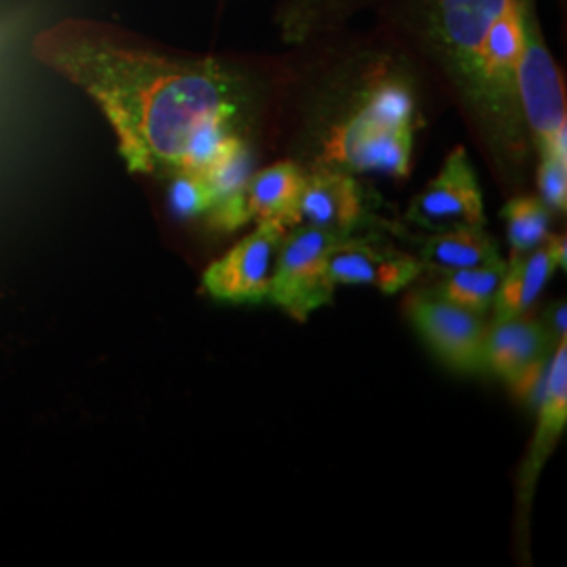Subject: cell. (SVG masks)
Masks as SVG:
<instances>
[{
    "label": "cell",
    "mask_w": 567,
    "mask_h": 567,
    "mask_svg": "<svg viewBox=\"0 0 567 567\" xmlns=\"http://www.w3.org/2000/svg\"><path fill=\"white\" fill-rule=\"evenodd\" d=\"M34 55L102 107L133 173L173 177L192 142L225 126L250 140L280 72L244 58H183L128 44L100 25L63 21Z\"/></svg>",
    "instance_id": "obj_1"
},
{
    "label": "cell",
    "mask_w": 567,
    "mask_h": 567,
    "mask_svg": "<svg viewBox=\"0 0 567 567\" xmlns=\"http://www.w3.org/2000/svg\"><path fill=\"white\" fill-rule=\"evenodd\" d=\"M290 49L297 63L288 76L305 110L297 163L405 179L423 126V63L385 25L364 34L343 28Z\"/></svg>",
    "instance_id": "obj_2"
},
{
    "label": "cell",
    "mask_w": 567,
    "mask_h": 567,
    "mask_svg": "<svg viewBox=\"0 0 567 567\" xmlns=\"http://www.w3.org/2000/svg\"><path fill=\"white\" fill-rule=\"evenodd\" d=\"M465 110L496 168L519 179L532 145L519 105V0H386L377 9Z\"/></svg>",
    "instance_id": "obj_3"
},
{
    "label": "cell",
    "mask_w": 567,
    "mask_h": 567,
    "mask_svg": "<svg viewBox=\"0 0 567 567\" xmlns=\"http://www.w3.org/2000/svg\"><path fill=\"white\" fill-rule=\"evenodd\" d=\"M522 2V60L519 105L526 122L532 154L567 163L566 86L548 49L538 20L536 0Z\"/></svg>",
    "instance_id": "obj_4"
},
{
    "label": "cell",
    "mask_w": 567,
    "mask_h": 567,
    "mask_svg": "<svg viewBox=\"0 0 567 567\" xmlns=\"http://www.w3.org/2000/svg\"><path fill=\"white\" fill-rule=\"evenodd\" d=\"M337 236L313 227H292L286 231L267 301L282 309L297 322H307L318 309L332 303L334 286L328 280V259Z\"/></svg>",
    "instance_id": "obj_5"
},
{
    "label": "cell",
    "mask_w": 567,
    "mask_h": 567,
    "mask_svg": "<svg viewBox=\"0 0 567 567\" xmlns=\"http://www.w3.org/2000/svg\"><path fill=\"white\" fill-rule=\"evenodd\" d=\"M286 231L288 229L278 221L257 224L221 259L204 269V292L221 303L255 305L267 301Z\"/></svg>",
    "instance_id": "obj_6"
},
{
    "label": "cell",
    "mask_w": 567,
    "mask_h": 567,
    "mask_svg": "<svg viewBox=\"0 0 567 567\" xmlns=\"http://www.w3.org/2000/svg\"><path fill=\"white\" fill-rule=\"evenodd\" d=\"M405 221L429 234L450 227H486L484 192L463 145L447 154L437 175L410 200Z\"/></svg>",
    "instance_id": "obj_7"
},
{
    "label": "cell",
    "mask_w": 567,
    "mask_h": 567,
    "mask_svg": "<svg viewBox=\"0 0 567 567\" xmlns=\"http://www.w3.org/2000/svg\"><path fill=\"white\" fill-rule=\"evenodd\" d=\"M408 316L426 347L456 372H482L487 324L484 316L450 303L437 292L414 295Z\"/></svg>",
    "instance_id": "obj_8"
},
{
    "label": "cell",
    "mask_w": 567,
    "mask_h": 567,
    "mask_svg": "<svg viewBox=\"0 0 567 567\" xmlns=\"http://www.w3.org/2000/svg\"><path fill=\"white\" fill-rule=\"evenodd\" d=\"M368 206L364 185L355 175L332 166H311L305 168L301 194L282 225L353 236L368 219Z\"/></svg>",
    "instance_id": "obj_9"
},
{
    "label": "cell",
    "mask_w": 567,
    "mask_h": 567,
    "mask_svg": "<svg viewBox=\"0 0 567 567\" xmlns=\"http://www.w3.org/2000/svg\"><path fill=\"white\" fill-rule=\"evenodd\" d=\"M548 347L547 328L524 320V316L492 322L487 326L484 365L524 400H538L547 372Z\"/></svg>",
    "instance_id": "obj_10"
},
{
    "label": "cell",
    "mask_w": 567,
    "mask_h": 567,
    "mask_svg": "<svg viewBox=\"0 0 567 567\" xmlns=\"http://www.w3.org/2000/svg\"><path fill=\"white\" fill-rule=\"evenodd\" d=\"M303 182L305 168L297 161H280L265 166L252 173L238 200L210 210L206 219L215 229L227 234L248 224H282L297 203Z\"/></svg>",
    "instance_id": "obj_11"
},
{
    "label": "cell",
    "mask_w": 567,
    "mask_h": 567,
    "mask_svg": "<svg viewBox=\"0 0 567 567\" xmlns=\"http://www.w3.org/2000/svg\"><path fill=\"white\" fill-rule=\"evenodd\" d=\"M423 271L416 257L355 236L337 244L328 259V280L334 288L370 286L383 295L404 290Z\"/></svg>",
    "instance_id": "obj_12"
},
{
    "label": "cell",
    "mask_w": 567,
    "mask_h": 567,
    "mask_svg": "<svg viewBox=\"0 0 567 567\" xmlns=\"http://www.w3.org/2000/svg\"><path fill=\"white\" fill-rule=\"evenodd\" d=\"M536 404H538V423L532 437V446L527 452L526 465L522 471V487H519L522 503L526 507L529 496L534 494L538 475L543 473L548 456L555 452L567 426V339L557 341L553 347L543 389Z\"/></svg>",
    "instance_id": "obj_13"
},
{
    "label": "cell",
    "mask_w": 567,
    "mask_h": 567,
    "mask_svg": "<svg viewBox=\"0 0 567 567\" xmlns=\"http://www.w3.org/2000/svg\"><path fill=\"white\" fill-rule=\"evenodd\" d=\"M566 234L548 236L547 243L526 257L507 261L496 299L492 305V322L522 318L538 301L557 269H566Z\"/></svg>",
    "instance_id": "obj_14"
},
{
    "label": "cell",
    "mask_w": 567,
    "mask_h": 567,
    "mask_svg": "<svg viewBox=\"0 0 567 567\" xmlns=\"http://www.w3.org/2000/svg\"><path fill=\"white\" fill-rule=\"evenodd\" d=\"M386 0H280L276 25L288 47L347 28L364 11H377Z\"/></svg>",
    "instance_id": "obj_15"
},
{
    "label": "cell",
    "mask_w": 567,
    "mask_h": 567,
    "mask_svg": "<svg viewBox=\"0 0 567 567\" xmlns=\"http://www.w3.org/2000/svg\"><path fill=\"white\" fill-rule=\"evenodd\" d=\"M416 259L426 271L446 276L480 265L498 264L503 255L486 227H450L431 231Z\"/></svg>",
    "instance_id": "obj_16"
},
{
    "label": "cell",
    "mask_w": 567,
    "mask_h": 567,
    "mask_svg": "<svg viewBox=\"0 0 567 567\" xmlns=\"http://www.w3.org/2000/svg\"><path fill=\"white\" fill-rule=\"evenodd\" d=\"M503 221L507 227L508 261L526 257L532 250L547 243L550 236L553 213L538 196L522 194L503 206Z\"/></svg>",
    "instance_id": "obj_17"
},
{
    "label": "cell",
    "mask_w": 567,
    "mask_h": 567,
    "mask_svg": "<svg viewBox=\"0 0 567 567\" xmlns=\"http://www.w3.org/2000/svg\"><path fill=\"white\" fill-rule=\"evenodd\" d=\"M505 267H507V261L503 259L498 264L480 265V267H471V269L452 271L444 276V280L437 286L435 292L450 303L463 307L466 311L486 316L496 299Z\"/></svg>",
    "instance_id": "obj_18"
},
{
    "label": "cell",
    "mask_w": 567,
    "mask_h": 567,
    "mask_svg": "<svg viewBox=\"0 0 567 567\" xmlns=\"http://www.w3.org/2000/svg\"><path fill=\"white\" fill-rule=\"evenodd\" d=\"M168 203L177 217L196 219V217H206L215 200L203 175L175 173L168 185Z\"/></svg>",
    "instance_id": "obj_19"
},
{
    "label": "cell",
    "mask_w": 567,
    "mask_h": 567,
    "mask_svg": "<svg viewBox=\"0 0 567 567\" xmlns=\"http://www.w3.org/2000/svg\"><path fill=\"white\" fill-rule=\"evenodd\" d=\"M536 189L538 198L553 215H566L567 210V163L553 158L536 161Z\"/></svg>",
    "instance_id": "obj_20"
},
{
    "label": "cell",
    "mask_w": 567,
    "mask_h": 567,
    "mask_svg": "<svg viewBox=\"0 0 567 567\" xmlns=\"http://www.w3.org/2000/svg\"><path fill=\"white\" fill-rule=\"evenodd\" d=\"M566 313V301L555 305V307H553V311H550V330H548V334L555 339V343L567 339Z\"/></svg>",
    "instance_id": "obj_21"
}]
</instances>
